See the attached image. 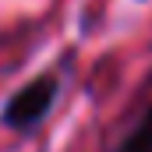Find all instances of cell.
I'll return each mask as SVG.
<instances>
[{"label":"cell","mask_w":152,"mask_h":152,"mask_svg":"<svg viewBox=\"0 0 152 152\" xmlns=\"http://www.w3.org/2000/svg\"><path fill=\"white\" fill-rule=\"evenodd\" d=\"M57 96H60V75H39L7 99L0 120L7 127H14V131H32L39 120L53 110Z\"/></svg>","instance_id":"6da1fadb"},{"label":"cell","mask_w":152,"mask_h":152,"mask_svg":"<svg viewBox=\"0 0 152 152\" xmlns=\"http://www.w3.org/2000/svg\"><path fill=\"white\" fill-rule=\"evenodd\" d=\"M113 152H152V103L131 120V127L120 134Z\"/></svg>","instance_id":"7a4b0ae2"}]
</instances>
